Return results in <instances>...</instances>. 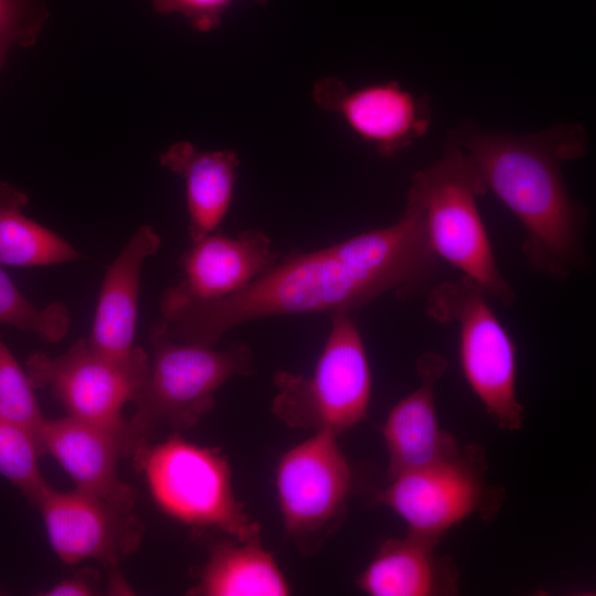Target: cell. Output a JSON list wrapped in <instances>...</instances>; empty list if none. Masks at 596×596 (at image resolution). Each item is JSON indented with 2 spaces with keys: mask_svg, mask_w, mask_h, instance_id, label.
<instances>
[{
  "mask_svg": "<svg viewBox=\"0 0 596 596\" xmlns=\"http://www.w3.org/2000/svg\"><path fill=\"white\" fill-rule=\"evenodd\" d=\"M130 459L164 514L242 541L259 538L260 528L236 499L228 461L219 449L174 435L137 447Z\"/></svg>",
  "mask_w": 596,
  "mask_h": 596,
  "instance_id": "5",
  "label": "cell"
},
{
  "mask_svg": "<svg viewBox=\"0 0 596 596\" xmlns=\"http://www.w3.org/2000/svg\"><path fill=\"white\" fill-rule=\"evenodd\" d=\"M330 331L311 375L274 374L272 412L291 428L339 434L365 419L372 375L352 313L330 315Z\"/></svg>",
  "mask_w": 596,
  "mask_h": 596,
  "instance_id": "6",
  "label": "cell"
},
{
  "mask_svg": "<svg viewBox=\"0 0 596 596\" xmlns=\"http://www.w3.org/2000/svg\"><path fill=\"white\" fill-rule=\"evenodd\" d=\"M38 443L41 455L52 456L68 475L76 490L114 505L132 510L136 490L118 473L121 458H130L125 435L70 416L45 418Z\"/></svg>",
  "mask_w": 596,
  "mask_h": 596,
  "instance_id": "14",
  "label": "cell"
},
{
  "mask_svg": "<svg viewBox=\"0 0 596 596\" xmlns=\"http://www.w3.org/2000/svg\"><path fill=\"white\" fill-rule=\"evenodd\" d=\"M331 430H317L288 449L276 467L283 524L298 550L316 553L342 523L352 468Z\"/></svg>",
  "mask_w": 596,
  "mask_h": 596,
  "instance_id": "9",
  "label": "cell"
},
{
  "mask_svg": "<svg viewBox=\"0 0 596 596\" xmlns=\"http://www.w3.org/2000/svg\"><path fill=\"white\" fill-rule=\"evenodd\" d=\"M36 438L25 428L0 418V475L35 505L50 485L43 478Z\"/></svg>",
  "mask_w": 596,
  "mask_h": 596,
  "instance_id": "22",
  "label": "cell"
},
{
  "mask_svg": "<svg viewBox=\"0 0 596 596\" xmlns=\"http://www.w3.org/2000/svg\"><path fill=\"white\" fill-rule=\"evenodd\" d=\"M311 96L323 111L344 124L380 156L392 158L422 138L432 123L430 100L397 81L349 88L334 76L318 78Z\"/></svg>",
  "mask_w": 596,
  "mask_h": 596,
  "instance_id": "12",
  "label": "cell"
},
{
  "mask_svg": "<svg viewBox=\"0 0 596 596\" xmlns=\"http://www.w3.org/2000/svg\"><path fill=\"white\" fill-rule=\"evenodd\" d=\"M161 244V237L152 226L141 225L108 266L87 338L97 353L127 362L145 352L134 344L141 270Z\"/></svg>",
  "mask_w": 596,
  "mask_h": 596,
  "instance_id": "16",
  "label": "cell"
},
{
  "mask_svg": "<svg viewBox=\"0 0 596 596\" xmlns=\"http://www.w3.org/2000/svg\"><path fill=\"white\" fill-rule=\"evenodd\" d=\"M409 188L419 198L429 245L438 257L476 283L501 305L517 294L500 268L477 200L488 188L470 157L449 142L434 163L416 171Z\"/></svg>",
  "mask_w": 596,
  "mask_h": 596,
  "instance_id": "4",
  "label": "cell"
},
{
  "mask_svg": "<svg viewBox=\"0 0 596 596\" xmlns=\"http://www.w3.org/2000/svg\"><path fill=\"white\" fill-rule=\"evenodd\" d=\"M447 368L439 353H423L416 361L418 386L389 412L381 427L389 456V479L454 457L461 449L437 418L435 390Z\"/></svg>",
  "mask_w": 596,
  "mask_h": 596,
  "instance_id": "15",
  "label": "cell"
},
{
  "mask_svg": "<svg viewBox=\"0 0 596 596\" xmlns=\"http://www.w3.org/2000/svg\"><path fill=\"white\" fill-rule=\"evenodd\" d=\"M148 369L146 351L130 361L119 362L97 353L87 338L77 340L58 355L34 352L25 361L33 387L47 389L67 416L125 435L128 443L123 408L136 397Z\"/></svg>",
  "mask_w": 596,
  "mask_h": 596,
  "instance_id": "10",
  "label": "cell"
},
{
  "mask_svg": "<svg viewBox=\"0 0 596 596\" xmlns=\"http://www.w3.org/2000/svg\"><path fill=\"white\" fill-rule=\"evenodd\" d=\"M290 586L260 538L214 542L188 590L193 596H286Z\"/></svg>",
  "mask_w": 596,
  "mask_h": 596,
  "instance_id": "19",
  "label": "cell"
},
{
  "mask_svg": "<svg viewBox=\"0 0 596 596\" xmlns=\"http://www.w3.org/2000/svg\"><path fill=\"white\" fill-rule=\"evenodd\" d=\"M47 541L67 565L97 561L113 571L140 545L145 525L127 510L79 490L51 486L35 503Z\"/></svg>",
  "mask_w": 596,
  "mask_h": 596,
  "instance_id": "11",
  "label": "cell"
},
{
  "mask_svg": "<svg viewBox=\"0 0 596 596\" xmlns=\"http://www.w3.org/2000/svg\"><path fill=\"white\" fill-rule=\"evenodd\" d=\"M438 263L419 198L408 188L395 223L323 248L290 252L242 290L181 306L161 320L173 339L214 347L231 329L262 318L353 313L387 292L411 298L429 285Z\"/></svg>",
  "mask_w": 596,
  "mask_h": 596,
  "instance_id": "1",
  "label": "cell"
},
{
  "mask_svg": "<svg viewBox=\"0 0 596 596\" xmlns=\"http://www.w3.org/2000/svg\"><path fill=\"white\" fill-rule=\"evenodd\" d=\"M238 0H151L155 12L182 15L198 32L207 33L220 28L223 17ZM264 4L267 0H251Z\"/></svg>",
  "mask_w": 596,
  "mask_h": 596,
  "instance_id": "25",
  "label": "cell"
},
{
  "mask_svg": "<svg viewBox=\"0 0 596 596\" xmlns=\"http://www.w3.org/2000/svg\"><path fill=\"white\" fill-rule=\"evenodd\" d=\"M436 544L407 533L387 539L356 578L370 596H451L459 592V571Z\"/></svg>",
  "mask_w": 596,
  "mask_h": 596,
  "instance_id": "17",
  "label": "cell"
},
{
  "mask_svg": "<svg viewBox=\"0 0 596 596\" xmlns=\"http://www.w3.org/2000/svg\"><path fill=\"white\" fill-rule=\"evenodd\" d=\"M159 162L184 182L191 242L214 233L233 200L238 153L201 150L190 141H178L159 155Z\"/></svg>",
  "mask_w": 596,
  "mask_h": 596,
  "instance_id": "18",
  "label": "cell"
},
{
  "mask_svg": "<svg viewBox=\"0 0 596 596\" xmlns=\"http://www.w3.org/2000/svg\"><path fill=\"white\" fill-rule=\"evenodd\" d=\"M487 458L478 444L461 447L454 457L397 475L374 498L395 512L407 533L436 545L470 515L492 519L504 490L486 479Z\"/></svg>",
  "mask_w": 596,
  "mask_h": 596,
  "instance_id": "8",
  "label": "cell"
},
{
  "mask_svg": "<svg viewBox=\"0 0 596 596\" xmlns=\"http://www.w3.org/2000/svg\"><path fill=\"white\" fill-rule=\"evenodd\" d=\"M0 323L56 343L67 336L72 320L62 302L54 301L45 307L32 304L0 267Z\"/></svg>",
  "mask_w": 596,
  "mask_h": 596,
  "instance_id": "21",
  "label": "cell"
},
{
  "mask_svg": "<svg viewBox=\"0 0 596 596\" xmlns=\"http://www.w3.org/2000/svg\"><path fill=\"white\" fill-rule=\"evenodd\" d=\"M49 15L43 0H0V71L11 49L38 42Z\"/></svg>",
  "mask_w": 596,
  "mask_h": 596,
  "instance_id": "24",
  "label": "cell"
},
{
  "mask_svg": "<svg viewBox=\"0 0 596 596\" xmlns=\"http://www.w3.org/2000/svg\"><path fill=\"white\" fill-rule=\"evenodd\" d=\"M488 298L478 283L460 275L429 288L426 313L458 328L460 365L470 389L498 427L520 430L524 408L515 392L517 349Z\"/></svg>",
  "mask_w": 596,
  "mask_h": 596,
  "instance_id": "7",
  "label": "cell"
},
{
  "mask_svg": "<svg viewBox=\"0 0 596 596\" xmlns=\"http://www.w3.org/2000/svg\"><path fill=\"white\" fill-rule=\"evenodd\" d=\"M25 192L0 181V264L39 267L83 258L64 237L24 214Z\"/></svg>",
  "mask_w": 596,
  "mask_h": 596,
  "instance_id": "20",
  "label": "cell"
},
{
  "mask_svg": "<svg viewBox=\"0 0 596 596\" xmlns=\"http://www.w3.org/2000/svg\"><path fill=\"white\" fill-rule=\"evenodd\" d=\"M149 339L148 374L132 401L135 414L127 421L131 454L161 425L175 432L198 425L213 408L222 385L255 369L247 344L233 342L216 350L178 341L160 319L151 326Z\"/></svg>",
  "mask_w": 596,
  "mask_h": 596,
  "instance_id": "3",
  "label": "cell"
},
{
  "mask_svg": "<svg viewBox=\"0 0 596 596\" xmlns=\"http://www.w3.org/2000/svg\"><path fill=\"white\" fill-rule=\"evenodd\" d=\"M279 258L270 237L256 228L234 236L214 232L191 242L181 255V279L161 296L160 313L228 297L268 272Z\"/></svg>",
  "mask_w": 596,
  "mask_h": 596,
  "instance_id": "13",
  "label": "cell"
},
{
  "mask_svg": "<svg viewBox=\"0 0 596 596\" xmlns=\"http://www.w3.org/2000/svg\"><path fill=\"white\" fill-rule=\"evenodd\" d=\"M0 418L29 430L38 440L45 416L34 387L0 337ZM39 444V443H38Z\"/></svg>",
  "mask_w": 596,
  "mask_h": 596,
  "instance_id": "23",
  "label": "cell"
},
{
  "mask_svg": "<svg viewBox=\"0 0 596 596\" xmlns=\"http://www.w3.org/2000/svg\"><path fill=\"white\" fill-rule=\"evenodd\" d=\"M98 594H100L98 576L86 568L79 570L38 593L41 596H93Z\"/></svg>",
  "mask_w": 596,
  "mask_h": 596,
  "instance_id": "26",
  "label": "cell"
},
{
  "mask_svg": "<svg viewBox=\"0 0 596 596\" xmlns=\"http://www.w3.org/2000/svg\"><path fill=\"white\" fill-rule=\"evenodd\" d=\"M450 141L473 161L483 181L524 231L521 253L529 268L555 281L590 266L587 213L571 195L562 163L582 158L584 128L572 124L533 135L490 132L464 123Z\"/></svg>",
  "mask_w": 596,
  "mask_h": 596,
  "instance_id": "2",
  "label": "cell"
}]
</instances>
